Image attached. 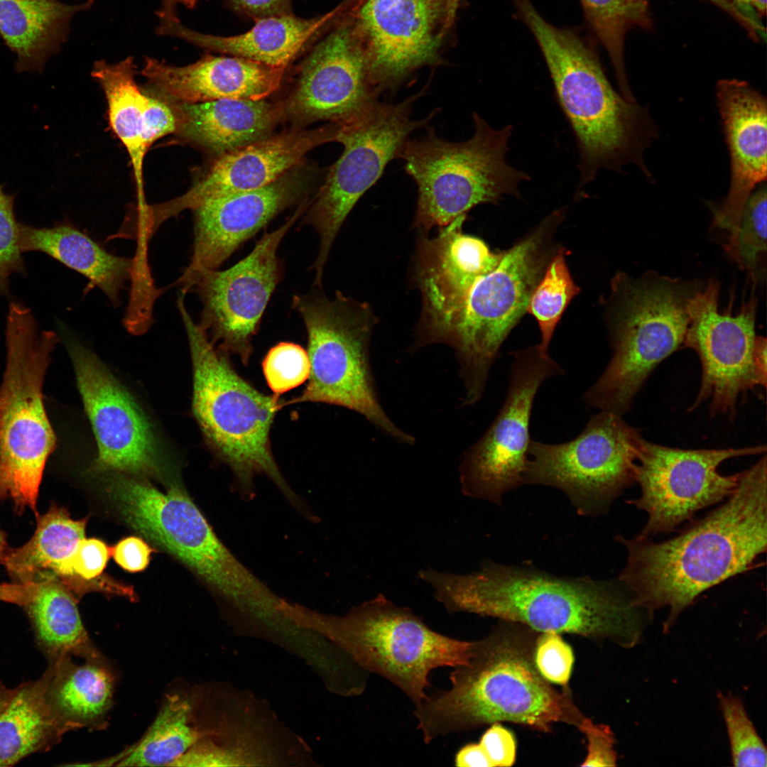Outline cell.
Returning a JSON list of instances; mask_svg holds the SVG:
<instances>
[{
  "instance_id": "cell-1",
  "label": "cell",
  "mask_w": 767,
  "mask_h": 767,
  "mask_svg": "<svg viewBox=\"0 0 767 767\" xmlns=\"http://www.w3.org/2000/svg\"><path fill=\"white\" fill-rule=\"evenodd\" d=\"M766 456L739 472L724 503L675 537L616 540L627 550L618 581L651 614L668 608L664 632L704 592L749 570L767 546Z\"/></svg>"
},
{
  "instance_id": "cell-2",
  "label": "cell",
  "mask_w": 767,
  "mask_h": 767,
  "mask_svg": "<svg viewBox=\"0 0 767 767\" xmlns=\"http://www.w3.org/2000/svg\"><path fill=\"white\" fill-rule=\"evenodd\" d=\"M419 576L450 613L492 616L541 633L610 639L624 647L634 646L641 636L640 609L621 584L611 581L560 577L528 565L490 560L471 574L428 569Z\"/></svg>"
},
{
  "instance_id": "cell-3",
  "label": "cell",
  "mask_w": 767,
  "mask_h": 767,
  "mask_svg": "<svg viewBox=\"0 0 767 767\" xmlns=\"http://www.w3.org/2000/svg\"><path fill=\"white\" fill-rule=\"evenodd\" d=\"M562 216V210L554 212L533 232L503 251L491 271L477 277L442 276L422 289L419 341L442 342L454 349L464 388V406H473L482 398L499 351L526 312L549 262L553 227Z\"/></svg>"
},
{
  "instance_id": "cell-4",
  "label": "cell",
  "mask_w": 767,
  "mask_h": 767,
  "mask_svg": "<svg viewBox=\"0 0 767 767\" xmlns=\"http://www.w3.org/2000/svg\"><path fill=\"white\" fill-rule=\"evenodd\" d=\"M522 636L499 629L474 641L469 664L450 673L451 687L415 706L417 729L425 744L499 722L546 732L557 722L577 727L584 716L568 691L556 690L540 675L535 646Z\"/></svg>"
},
{
  "instance_id": "cell-5",
  "label": "cell",
  "mask_w": 767,
  "mask_h": 767,
  "mask_svg": "<svg viewBox=\"0 0 767 767\" xmlns=\"http://www.w3.org/2000/svg\"><path fill=\"white\" fill-rule=\"evenodd\" d=\"M540 47L557 102L575 134L580 187L600 170L638 166L648 178L644 153L658 136L648 109L616 92L590 43L577 31L557 27L531 0H512Z\"/></svg>"
},
{
  "instance_id": "cell-6",
  "label": "cell",
  "mask_w": 767,
  "mask_h": 767,
  "mask_svg": "<svg viewBox=\"0 0 767 767\" xmlns=\"http://www.w3.org/2000/svg\"><path fill=\"white\" fill-rule=\"evenodd\" d=\"M177 306L192 361V410L208 445L244 489H251L256 475L264 474L291 503L298 504L271 447V429L283 401L259 391L237 373L229 354L192 320L182 294L178 295Z\"/></svg>"
},
{
  "instance_id": "cell-7",
  "label": "cell",
  "mask_w": 767,
  "mask_h": 767,
  "mask_svg": "<svg viewBox=\"0 0 767 767\" xmlns=\"http://www.w3.org/2000/svg\"><path fill=\"white\" fill-rule=\"evenodd\" d=\"M58 340L54 332L38 330L23 304L10 303L0 388V499H11L19 510L36 512L45 462L55 447L42 389Z\"/></svg>"
},
{
  "instance_id": "cell-8",
  "label": "cell",
  "mask_w": 767,
  "mask_h": 767,
  "mask_svg": "<svg viewBox=\"0 0 767 767\" xmlns=\"http://www.w3.org/2000/svg\"><path fill=\"white\" fill-rule=\"evenodd\" d=\"M472 118L474 133L467 141H446L430 128L406 142L400 158L418 185L416 227H444L477 205L518 196L520 184L530 179L506 161L512 125L496 129L477 112Z\"/></svg>"
},
{
  "instance_id": "cell-9",
  "label": "cell",
  "mask_w": 767,
  "mask_h": 767,
  "mask_svg": "<svg viewBox=\"0 0 767 767\" xmlns=\"http://www.w3.org/2000/svg\"><path fill=\"white\" fill-rule=\"evenodd\" d=\"M300 620L317 624L362 668L393 683L415 706L428 695L433 670L468 665L474 647V641L433 630L410 609L381 594L343 616L303 609Z\"/></svg>"
},
{
  "instance_id": "cell-10",
  "label": "cell",
  "mask_w": 767,
  "mask_h": 767,
  "mask_svg": "<svg viewBox=\"0 0 767 767\" xmlns=\"http://www.w3.org/2000/svg\"><path fill=\"white\" fill-rule=\"evenodd\" d=\"M292 308L304 322L310 371L300 395L283 406L321 403L358 413L379 431L400 443L415 438L396 425L379 400L369 361L372 330L370 312L364 304L337 292L331 298L317 290L295 295Z\"/></svg>"
},
{
  "instance_id": "cell-11",
  "label": "cell",
  "mask_w": 767,
  "mask_h": 767,
  "mask_svg": "<svg viewBox=\"0 0 767 767\" xmlns=\"http://www.w3.org/2000/svg\"><path fill=\"white\" fill-rule=\"evenodd\" d=\"M613 290L618 301L610 322L614 354L582 400L622 416L652 371L684 342L692 295L677 280L653 275L619 276Z\"/></svg>"
},
{
  "instance_id": "cell-12",
  "label": "cell",
  "mask_w": 767,
  "mask_h": 767,
  "mask_svg": "<svg viewBox=\"0 0 767 767\" xmlns=\"http://www.w3.org/2000/svg\"><path fill=\"white\" fill-rule=\"evenodd\" d=\"M424 92L396 104L377 100L350 119L336 123L334 141L342 143L344 151L330 167L304 219L320 237L313 265L315 285H322L333 242L357 202L376 183L386 165L401 157L410 134L426 126L437 114V109L425 119H411L413 105Z\"/></svg>"
},
{
  "instance_id": "cell-13",
  "label": "cell",
  "mask_w": 767,
  "mask_h": 767,
  "mask_svg": "<svg viewBox=\"0 0 767 767\" xmlns=\"http://www.w3.org/2000/svg\"><path fill=\"white\" fill-rule=\"evenodd\" d=\"M107 495L133 530L180 560L224 602L239 601L253 589L256 577L223 544L183 489L163 493L121 474L109 482Z\"/></svg>"
},
{
  "instance_id": "cell-14",
  "label": "cell",
  "mask_w": 767,
  "mask_h": 767,
  "mask_svg": "<svg viewBox=\"0 0 767 767\" xmlns=\"http://www.w3.org/2000/svg\"><path fill=\"white\" fill-rule=\"evenodd\" d=\"M643 437L621 415L602 410L568 442L531 440L523 484L560 490L582 516L606 513L635 482V466Z\"/></svg>"
},
{
  "instance_id": "cell-15",
  "label": "cell",
  "mask_w": 767,
  "mask_h": 767,
  "mask_svg": "<svg viewBox=\"0 0 767 767\" xmlns=\"http://www.w3.org/2000/svg\"><path fill=\"white\" fill-rule=\"evenodd\" d=\"M303 202L284 224L266 233L245 258L232 267L201 271L176 282L180 292L194 293L202 309L198 323L210 341L244 365L253 352L252 340L283 273L278 249L284 236L303 214Z\"/></svg>"
},
{
  "instance_id": "cell-16",
  "label": "cell",
  "mask_w": 767,
  "mask_h": 767,
  "mask_svg": "<svg viewBox=\"0 0 767 767\" xmlns=\"http://www.w3.org/2000/svg\"><path fill=\"white\" fill-rule=\"evenodd\" d=\"M508 391L496 417L465 452L459 467L464 495L501 506L523 484L535 396L546 380L564 374L538 344L513 352Z\"/></svg>"
},
{
  "instance_id": "cell-17",
  "label": "cell",
  "mask_w": 767,
  "mask_h": 767,
  "mask_svg": "<svg viewBox=\"0 0 767 767\" xmlns=\"http://www.w3.org/2000/svg\"><path fill=\"white\" fill-rule=\"evenodd\" d=\"M766 450L765 445L684 450L643 438L635 466V482L641 494L628 501L648 516L637 537L670 533L699 511L725 500L735 489L739 473L722 475L719 465L731 458L764 454Z\"/></svg>"
},
{
  "instance_id": "cell-18",
  "label": "cell",
  "mask_w": 767,
  "mask_h": 767,
  "mask_svg": "<svg viewBox=\"0 0 767 767\" xmlns=\"http://www.w3.org/2000/svg\"><path fill=\"white\" fill-rule=\"evenodd\" d=\"M719 283L711 278L705 289L688 301L689 324L684 344L693 349L702 364V382L693 410L709 401L710 415L734 419L740 396L763 384L754 358L756 300L743 303L732 315L730 305L718 311ZM764 387V386H763Z\"/></svg>"
},
{
  "instance_id": "cell-19",
  "label": "cell",
  "mask_w": 767,
  "mask_h": 767,
  "mask_svg": "<svg viewBox=\"0 0 767 767\" xmlns=\"http://www.w3.org/2000/svg\"><path fill=\"white\" fill-rule=\"evenodd\" d=\"M60 331L96 437L95 469L127 475L158 473V447L142 410L97 357L73 339L62 324Z\"/></svg>"
},
{
  "instance_id": "cell-20",
  "label": "cell",
  "mask_w": 767,
  "mask_h": 767,
  "mask_svg": "<svg viewBox=\"0 0 767 767\" xmlns=\"http://www.w3.org/2000/svg\"><path fill=\"white\" fill-rule=\"evenodd\" d=\"M362 42L348 23L321 40L299 65L295 84L281 102L284 121L304 128L342 123L377 101Z\"/></svg>"
},
{
  "instance_id": "cell-21",
  "label": "cell",
  "mask_w": 767,
  "mask_h": 767,
  "mask_svg": "<svg viewBox=\"0 0 767 767\" xmlns=\"http://www.w3.org/2000/svg\"><path fill=\"white\" fill-rule=\"evenodd\" d=\"M337 129L335 123L308 130L292 127L219 155L185 194L151 206V217L160 225L207 200L268 185L301 165L314 148L334 141Z\"/></svg>"
},
{
  "instance_id": "cell-22",
  "label": "cell",
  "mask_w": 767,
  "mask_h": 767,
  "mask_svg": "<svg viewBox=\"0 0 767 767\" xmlns=\"http://www.w3.org/2000/svg\"><path fill=\"white\" fill-rule=\"evenodd\" d=\"M441 0H366L354 28L364 47L369 75L381 93L396 88L413 71L437 59L441 36L435 21Z\"/></svg>"
},
{
  "instance_id": "cell-23",
  "label": "cell",
  "mask_w": 767,
  "mask_h": 767,
  "mask_svg": "<svg viewBox=\"0 0 767 767\" xmlns=\"http://www.w3.org/2000/svg\"><path fill=\"white\" fill-rule=\"evenodd\" d=\"M303 182L291 171L263 187L210 200L193 210L190 262L177 282L221 265L303 193Z\"/></svg>"
},
{
  "instance_id": "cell-24",
  "label": "cell",
  "mask_w": 767,
  "mask_h": 767,
  "mask_svg": "<svg viewBox=\"0 0 767 767\" xmlns=\"http://www.w3.org/2000/svg\"><path fill=\"white\" fill-rule=\"evenodd\" d=\"M716 102L730 156L727 195L714 214L713 225L729 232L725 246L734 243L746 202L766 180L767 105L766 97L746 82L719 80Z\"/></svg>"
},
{
  "instance_id": "cell-25",
  "label": "cell",
  "mask_w": 767,
  "mask_h": 767,
  "mask_svg": "<svg viewBox=\"0 0 767 767\" xmlns=\"http://www.w3.org/2000/svg\"><path fill=\"white\" fill-rule=\"evenodd\" d=\"M285 69L234 55L207 53L183 67L146 57L141 74L162 94L182 104L266 99L280 88Z\"/></svg>"
},
{
  "instance_id": "cell-26",
  "label": "cell",
  "mask_w": 767,
  "mask_h": 767,
  "mask_svg": "<svg viewBox=\"0 0 767 767\" xmlns=\"http://www.w3.org/2000/svg\"><path fill=\"white\" fill-rule=\"evenodd\" d=\"M340 9L312 18L290 13L256 19L249 31L233 36L198 33L185 27L179 20L161 21L157 31L161 35L175 36L207 50L286 68Z\"/></svg>"
},
{
  "instance_id": "cell-27",
  "label": "cell",
  "mask_w": 767,
  "mask_h": 767,
  "mask_svg": "<svg viewBox=\"0 0 767 767\" xmlns=\"http://www.w3.org/2000/svg\"><path fill=\"white\" fill-rule=\"evenodd\" d=\"M177 109V132L218 156L272 135L284 121L281 102L266 99L182 103Z\"/></svg>"
},
{
  "instance_id": "cell-28",
  "label": "cell",
  "mask_w": 767,
  "mask_h": 767,
  "mask_svg": "<svg viewBox=\"0 0 767 767\" xmlns=\"http://www.w3.org/2000/svg\"><path fill=\"white\" fill-rule=\"evenodd\" d=\"M18 244L22 253H44L83 275L114 306L119 304L121 292L137 263L135 259L110 254L67 222L43 228L19 223Z\"/></svg>"
},
{
  "instance_id": "cell-29",
  "label": "cell",
  "mask_w": 767,
  "mask_h": 767,
  "mask_svg": "<svg viewBox=\"0 0 767 767\" xmlns=\"http://www.w3.org/2000/svg\"><path fill=\"white\" fill-rule=\"evenodd\" d=\"M72 658L49 662L43 673L49 704L67 731L103 728L112 705L114 676L102 656L82 663Z\"/></svg>"
},
{
  "instance_id": "cell-30",
  "label": "cell",
  "mask_w": 767,
  "mask_h": 767,
  "mask_svg": "<svg viewBox=\"0 0 767 767\" xmlns=\"http://www.w3.org/2000/svg\"><path fill=\"white\" fill-rule=\"evenodd\" d=\"M92 0L67 5L58 0H0V37L16 55L18 72L41 71L66 40L69 22Z\"/></svg>"
},
{
  "instance_id": "cell-31",
  "label": "cell",
  "mask_w": 767,
  "mask_h": 767,
  "mask_svg": "<svg viewBox=\"0 0 767 767\" xmlns=\"http://www.w3.org/2000/svg\"><path fill=\"white\" fill-rule=\"evenodd\" d=\"M66 732L48 700L44 675L22 682L0 714V766L50 750Z\"/></svg>"
},
{
  "instance_id": "cell-32",
  "label": "cell",
  "mask_w": 767,
  "mask_h": 767,
  "mask_svg": "<svg viewBox=\"0 0 767 767\" xmlns=\"http://www.w3.org/2000/svg\"><path fill=\"white\" fill-rule=\"evenodd\" d=\"M87 519H72L62 507L52 506L38 520L32 538L6 553L2 562L17 583L28 584L54 577L64 582L68 562L85 538Z\"/></svg>"
},
{
  "instance_id": "cell-33",
  "label": "cell",
  "mask_w": 767,
  "mask_h": 767,
  "mask_svg": "<svg viewBox=\"0 0 767 767\" xmlns=\"http://www.w3.org/2000/svg\"><path fill=\"white\" fill-rule=\"evenodd\" d=\"M35 583L36 593L23 607L36 642L48 661L67 656L84 660L100 656L84 627L71 590L54 577Z\"/></svg>"
},
{
  "instance_id": "cell-34",
  "label": "cell",
  "mask_w": 767,
  "mask_h": 767,
  "mask_svg": "<svg viewBox=\"0 0 767 767\" xmlns=\"http://www.w3.org/2000/svg\"><path fill=\"white\" fill-rule=\"evenodd\" d=\"M134 68L132 57L114 64L100 60L94 63L92 76L104 89L110 126L129 153L136 181L138 207H143L146 205L143 165L147 151L143 143V129L148 96L135 82Z\"/></svg>"
},
{
  "instance_id": "cell-35",
  "label": "cell",
  "mask_w": 767,
  "mask_h": 767,
  "mask_svg": "<svg viewBox=\"0 0 767 767\" xmlns=\"http://www.w3.org/2000/svg\"><path fill=\"white\" fill-rule=\"evenodd\" d=\"M193 724V705L182 693L168 695L153 722L136 744L100 766H170L201 739Z\"/></svg>"
},
{
  "instance_id": "cell-36",
  "label": "cell",
  "mask_w": 767,
  "mask_h": 767,
  "mask_svg": "<svg viewBox=\"0 0 767 767\" xmlns=\"http://www.w3.org/2000/svg\"><path fill=\"white\" fill-rule=\"evenodd\" d=\"M592 32L606 50L613 65L621 94L636 99L629 87L624 58L625 36L633 26L650 23L647 0H580Z\"/></svg>"
},
{
  "instance_id": "cell-37",
  "label": "cell",
  "mask_w": 767,
  "mask_h": 767,
  "mask_svg": "<svg viewBox=\"0 0 767 767\" xmlns=\"http://www.w3.org/2000/svg\"><path fill=\"white\" fill-rule=\"evenodd\" d=\"M579 292L580 288L569 271L565 254L560 251L549 261L526 308V312L538 322L541 334L538 346L543 352H548L562 315Z\"/></svg>"
},
{
  "instance_id": "cell-38",
  "label": "cell",
  "mask_w": 767,
  "mask_h": 767,
  "mask_svg": "<svg viewBox=\"0 0 767 767\" xmlns=\"http://www.w3.org/2000/svg\"><path fill=\"white\" fill-rule=\"evenodd\" d=\"M739 267L753 278L766 252V183H760L744 207L736 239L725 249Z\"/></svg>"
},
{
  "instance_id": "cell-39",
  "label": "cell",
  "mask_w": 767,
  "mask_h": 767,
  "mask_svg": "<svg viewBox=\"0 0 767 767\" xmlns=\"http://www.w3.org/2000/svg\"><path fill=\"white\" fill-rule=\"evenodd\" d=\"M717 699L729 740L731 761L736 767H765L766 748L751 721L742 700L718 692Z\"/></svg>"
},
{
  "instance_id": "cell-40",
  "label": "cell",
  "mask_w": 767,
  "mask_h": 767,
  "mask_svg": "<svg viewBox=\"0 0 767 767\" xmlns=\"http://www.w3.org/2000/svg\"><path fill=\"white\" fill-rule=\"evenodd\" d=\"M261 365L268 387L278 396L303 384L308 379L310 371L307 351L289 342H281L272 347Z\"/></svg>"
},
{
  "instance_id": "cell-41",
  "label": "cell",
  "mask_w": 767,
  "mask_h": 767,
  "mask_svg": "<svg viewBox=\"0 0 767 767\" xmlns=\"http://www.w3.org/2000/svg\"><path fill=\"white\" fill-rule=\"evenodd\" d=\"M15 195L5 193L0 185V295L9 297V278L25 273L22 252L18 244V226L15 218Z\"/></svg>"
},
{
  "instance_id": "cell-42",
  "label": "cell",
  "mask_w": 767,
  "mask_h": 767,
  "mask_svg": "<svg viewBox=\"0 0 767 767\" xmlns=\"http://www.w3.org/2000/svg\"><path fill=\"white\" fill-rule=\"evenodd\" d=\"M534 660L539 673L548 682L565 685L569 681L573 652L558 633H541L535 641Z\"/></svg>"
},
{
  "instance_id": "cell-43",
  "label": "cell",
  "mask_w": 767,
  "mask_h": 767,
  "mask_svg": "<svg viewBox=\"0 0 767 767\" xmlns=\"http://www.w3.org/2000/svg\"><path fill=\"white\" fill-rule=\"evenodd\" d=\"M111 550L101 540L83 538L70 558L63 584L70 590L87 587L85 581L96 580L104 571Z\"/></svg>"
},
{
  "instance_id": "cell-44",
  "label": "cell",
  "mask_w": 767,
  "mask_h": 767,
  "mask_svg": "<svg viewBox=\"0 0 767 767\" xmlns=\"http://www.w3.org/2000/svg\"><path fill=\"white\" fill-rule=\"evenodd\" d=\"M577 727L587 741V755L581 766H615L617 761L615 739L610 727L595 724L585 717Z\"/></svg>"
},
{
  "instance_id": "cell-45",
  "label": "cell",
  "mask_w": 767,
  "mask_h": 767,
  "mask_svg": "<svg viewBox=\"0 0 767 767\" xmlns=\"http://www.w3.org/2000/svg\"><path fill=\"white\" fill-rule=\"evenodd\" d=\"M482 746L491 766H511L516 760V742L513 734L495 722L482 736Z\"/></svg>"
},
{
  "instance_id": "cell-46",
  "label": "cell",
  "mask_w": 767,
  "mask_h": 767,
  "mask_svg": "<svg viewBox=\"0 0 767 767\" xmlns=\"http://www.w3.org/2000/svg\"><path fill=\"white\" fill-rule=\"evenodd\" d=\"M178 125V114L163 102L148 97L143 129V143L146 150L157 139L177 132Z\"/></svg>"
},
{
  "instance_id": "cell-47",
  "label": "cell",
  "mask_w": 767,
  "mask_h": 767,
  "mask_svg": "<svg viewBox=\"0 0 767 767\" xmlns=\"http://www.w3.org/2000/svg\"><path fill=\"white\" fill-rule=\"evenodd\" d=\"M154 550L142 538L129 536L119 541L111 550L115 562L124 570L136 572L148 565Z\"/></svg>"
},
{
  "instance_id": "cell-48",
  "label": "cell",
  "mask_w": 767,
  "mask_h": 767,
  "mask_svg": "<svg viewBox=\"0 0 767 767\" xmlns=\"http://www.w3.org/2000/svg\"><path fill=\"white\" fill-rule=\"evenodd\" d=\"M234 7L254 20L292 13L290 0H230Z\"/></svg>"
},
{
  "instance_id": "cell-49",
  "label": "cell",
  "mask_w": 767,
  "mask_h": 767,
  "mask_svg": "<svg viewBox=\"0 0 767 767\" xmlns=\"http://www.w3.org/2000/svg\"><path fill=\"white\" fill-rule=\"evenodd\" d=\"M455 765L461 767H491L479 743L467 744L455 754Z\"/></svg>"
},
{
  "instance_id": "cell-50",
  "label": "cell",
  "mask_w": 767,
  "mask_h": 767,
  "mask_svg": "<svg viewBox=\"0 0 767 767\" xmlns=\"http://www.w3.org/2000/svg\"><path fill=\"white\" fill-rule=\"evenodd\" d=\"M766 339L756 336L754 352V363L764 387L766 386Z\"/></svg>"
},
{
  "instance_id": "cell-51",
  "label": "cell",
  "mask_w": 767,
  "mask_h": 767,
  "mask_svg": "<svg viewBox=\"0 0 767 767\" xmlns=\"http://www.w3.org/2000/svg\"><path fill=\"white\" fill-rule=\"evenodd\" d=\"M200 0H162L161 7L157 11L158 16L163 21L178 20L176 15V6L182 4L188 9L195 6Z\"/></svg>"
},
{
  "instance_id": "cell-52",
  "label": "cell",
  "mask_w": 767,
  "mask_h": 767,
  "mask_svg": "<svg viewBox=\"0 0 767 767\" xmlns=\"http://www.w3.org/2000/svg\"><path fill=\"white\" fill-rule=\"evenodd\" d=\"M23 587L18 583L0 584V601L19 604L23 599Z\"/></svg>"
},
{
  "instance_id": "cell-53",
  "label": "cell",
  "mask_w": 767,
  "mask_h": 767,
  "mask_svg": "<svg viewBox=\"0 0 767 767\" xmlns=\"http://www.w3.org/2000/svg\"><path fill=\"white\" fill-rule=\"evenodd\" d=\"M738 10L752 23L761 37L765 36V30L756 17L755 11L750 6L748 0H731Z\"/></svg>"
},
{
  "instance_id": "cell-54",
  "label": "cell",
  "mask_w": 767,
  "mask_h": 767,
  "mask_svg": "<svg viewBox=\"0 0 767 767\" xmlns=\"http://www.w3.org/2000/svg\"><path fill=\"white\" fill-rule=\"evenodd\" d=\"M460 0H444L443 2V27L441 35L453 23Z\"/></svg>"
},
{
  "instance_id": "cell-55",
  "label": "cell",
  "mask_w": 767,
  "mask_h": 767,
  "mask_svg": "<svg viewBox=\"0 0 767 767\" xmlns=\"http://www.w3.org/2000/svg\"><path fill=\"white\" fill-rule=\"evenodd\" d=\"M714 5L719 6L723 9L739 22H741L745 27L749 24V20L738 10L735 5L729 0H707Z\"/></svg>"
},
{
  "instance_id": "cell-56",
  "label": "cell",
  "mask_w": 767,
  "mask_h": 767,
  "mask_svg": "<svg viewBox=\"0 0 767 767\" xmlns=\"http://www.w3.org/2000/svg\"><path fill=\"white\" fill-rule=\"evenodd\" d=\"M14 693L15 688H9L0 682V714L9 704Z\"/></svg>"
},
{
  "instance_id": "cell-57",
  "label": "cell",
  "mask_w": 767,
  "mask_h": 767,
  "mask_svg": "<svg viewBox=\"0 0 767 767\" xmlns=\"http://www.w3.org/2000/svg\"><path fill=\"white\" fill-rule=\"evenodd\" d=\"M750 6L760 13H764L766 10V0H748Z\"/></svg>"
},
{
  "instance_id": "cell-58",
  "label": "cell",
  "mask_w": 767,
  "mask_h": 767,
  "mask_svg": "<svg viewBox=\"0 0 767 767\" xmlns=\"http://www.w3.org/2000/svg\"><path fill=\"white\" fill-rule=\"evenodd\" d=\"M6 550V536L3 531L0 529V562H2L3 559L7 553Z\"/></svg>"
}]
</instances>
